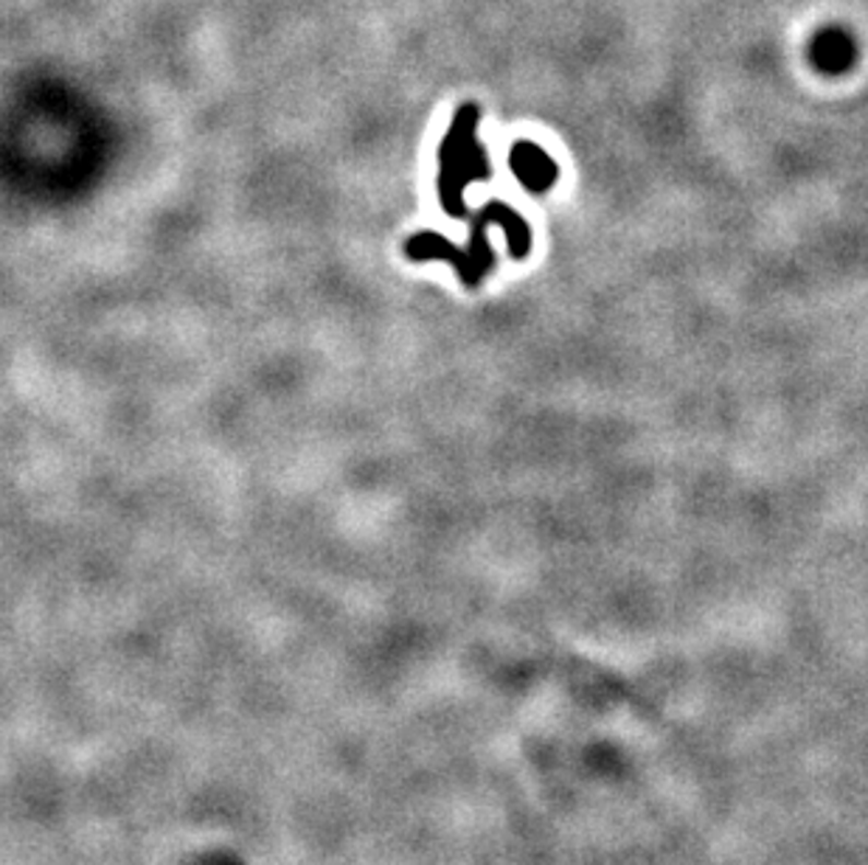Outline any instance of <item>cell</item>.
Here are the masks:
<instances>
[{
  "label": "cell",
  "instance_id": "1",
  "mask_svg": "<svg viewBox=\"0 0 868 865\" xmlns=\"http://www.w3.org/2000/svg\"><path fill=\"white\" fill-rule=\"evenodd\" d=\"M500 228L507 236V248L514 259L532 250V230L526 220L507 205L503 200H489L478 214L473 216V230H469L467 248H455L450 239L433 230H421L405 242V256L414 262H450L459 273V279L467 287H478L495 264V250L489 242V230Z\"/></svg>",
  "mask_w": 868,
  "mask_h": 865
},
{
  "label": "cell",
  "instance_id": "3",
  "mask_svg": "<svg viewBox=\"0 0 868 865\" xmlns=\"http://www.w3.org/2000/svg\"><path fill=\"white\" fill-rule=\"evenodd\" d=\"M509 169L514 171V177L520 180V186L528 191H548L559 177V166L554 164L543 146L532 144V141H518L509 152Z\"/></svg>",
  "mask_w": 868,
  "mask_h": 865
},
{
  "label": "cell",
  "instance_id": "4",
  "mask_svg": "<svg viewBox=\"0 0 868 865\" xmlns=\"http://www.w3.org/2000/svg\"><path fill=\"white\" fill-rule=\"evenodd\" d=\"M855 39L848 34L837 32H823L818 34V39L812 43V59L816 66L827 73H843L852 62H855Z\"/></svg>",
  "mask_w": 868,
  "mask_h": 865
},
{
  "label": "cell",
  "instance_id": "2",
  "mask_svg": "<svg viewBox=\"0 0 868 865\" xmlns=\"http://www.w3.org/2000/svg\"><path fill=\"white\" fill-rule=\"evenodd\" d=\"M480 110L475 105L459 107L453 116V125L444 132L439 144V203L444 214L453 220H467V189L478 180H487L492 175V164L478 141Z\"/></svg>",
  "mask_w": 868,
  "mask_h": 865
}]
</instances>
